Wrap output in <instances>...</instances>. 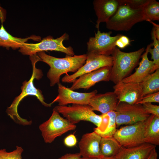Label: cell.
I'll list each match as a JSON object with an SVG mask.
<instances>
[{
	"instance_id": "1",
	"label": "cell",
	"mask_w": 159,
	"mask_h": 159,
	"mask_svg": "<svg viewBox=\"0 0 159 159\" xmlns=\"http://www.w3.org/2000/svg\"><path fill=\"white\" fill-rule=\"evenodd\" d=\"M40 61L47 64L50 67L47 77L50 81V86H53L60 83L61 76L71 72L75 73L85 63L87 55L66 56L59 58L47 54L44 51L37 53Z\"/></svg>"
},
{
	"instance_id": "2",
	"label": "cell",
	"mask_w": 159,
	"mask_h": 159,
	"mask_svg": "<svg viewBox=\"0 0 159 159\" xmlns=\"http://www.w3.org/2000/svg\"><path fill=\"white\" fill-rule=\"evenodd\" d=\"M30 59L32 65V74L30 80L25 81L22 84L21 87V94L15 97L12 103L6 110L8 115L14 120H16L19 123L28 125L29 122L26 120L21 118L17 112L18 105L21 101L25 97L32 95L36 97L42 104L47 107H50L52 104L51 103L48 104L44 101V98L42 91L35 87L33 81L35 79H40L43 74L41 69H37L35 67L36 62L40 61L39 57L36 54L30 56Z\"/></svg>"
},
{
	"instance_id": "3",
	"label": "cell",
	"mask_w": 159,
	"mask_h": 159,
	"mask_svg": "<svg viewBox=\"0 0 159 159\" xmlns=\"http://www.w3.org/2000/svg\"><path fill=\"white\" fill-rule=\"evenodd\" d=\"M145 50L143 47L134 52H126L116 47L111 55L113 64L110 80L115 84L127 77L138 64Z\"/></svg>"
},
{
	"instance_id": "4",
	"label": "cell",
	"mask_w": 159,
	"mask_h": 159,
	"mask_svg": "<svg viewBox=\"0 0 159 159\" xmlns=\"http://www.w3.org/2000/svg\"><path fill=\"white\" fill-rule=\"evenodd\" d=\"M119 4L116 12L106 23L109 29L116 31H128L136 24L145 21L144 9L135 8L118 0Z\"/></svg>"
},
{
	"instance_id": "5",
	"label": "cell",
	"mask_w": 159,
	"mask_h": 159,
	"mask_svg": "<svg viewBox=\"0 0 159 159\" xmlns=\"http://www.w3.org/2000/svg\"><path fill=\"white\" fill-rule=\"evenodd\" d=\"M69 37L66 33L55 39L51 36H47L38 43H25L19 51L23 54L30 56L40 52L48 50L60 52L66 54V56H73L75 55L72 48L71 46L66 47L63 44V41L68 40Z\"/></svg>"
},
{
	"instance_id": "6",
	"label": "cell",
	"mask_w": 159,
	"mask_h": 159,
	"mask_svg": "<svg viewBox=\"0 0 159 159\" xmlns=\"http://www.w3.org/2000/svg\"><path fill=\"white\" fill-rule=\"evenodd\" d=\"M76 126L61 117L54 108L49 119L39 126L44 142H52L57 138L69 131L75 130Z\"/></svg>"
},
{
	"instance_id": "7",
	"label": "cell",
	"mask_w": 159,
	"mask_h": 159,
	"mask_svg": "<svg viewBox=\"0 0 159 159\" xmlns=\"http://www.w3.org/2000/svg\"><path fill=\"white\" fill-rule=\"evenodd\" d=\"M54 109L73 124L81 121H87L99 127L102 122L101 115L95 114L88 105L73 104L70 107L57 105Z\"/></svg>"
},
{
	"instance_id": "8",
	"label": "cell",
	"mask_w": 159,
	"mask_h": 159,
	"mask_svg": "<svg viewBox=\"0 0 159 159\" xmlns=\"http://www.w3.org/2000/svg\"><path fill=\"white\" fill-rule=\"evenodd\" d=\"M115 111L116 127L144 121L150 115L145 111L141 104L131 105L125 102H118Z\"/></svg>"
},
{
	"instance_id": "9",
	"label": "cell",
	"mask_w": 159,
	"mask_h": 159,
	"mask_svg": "<svg viewBox=\"0 0 159 159\" xmlns=\"http://www.w3.org/2000/svg\"><path fill=\"white\" fill-rule=\"evenodd\" d=\"M144 121L138 122L117 129L113 136L123 147L140 145L145 143Z\"/></svg>"
},
{
	"instance_id": "10",
	"label": "cell",
	"mask_w": 159,
	"mask_h": 159,
	"mask_svg": "<svg viewBox=\"0 0 159 159\" xmlns=\"http://www.w3.org/2000/svg\"><path fill=\"white\" fill-rule=\"evenodd\" d=\"M112 33L111 31L101 32L97 30V33L95 32V37H90L87 43L86 54L111 56L116 47V41L122 35L118 34L111 36Z\"/></svg>"
},
{
	"instance_id": "11",
	"label": "cell",
	"mask_w": 159,
	"mask_h": 159,
	"mask_svg": "<svg viewBox=\"0 0 159 159\" xmlns=\"http://www.w3.org/2000/svg\"><path fill=\"white\" fill-rule=\"evenodd\" d=\"M86 54L87 58L85 64L74 74L70 75H65L62 79V82L72 83L77 78L82 75L103 67L112 66L113 59L111 56Z\"/></svg>"
},
{
	"instance_id": "12",
	"label": "cell",
	"mask_w": 159,
	"mask_h": 159,
	"mask_svg": "<svg viewBox=\"0 0 159 159\" xmlns=\"http://www.w3.org/2000/svg\"><path fill=\"white\" fill-rule=\"evenodd\" d=\"M57 85L58 95L51 103L52 104L57 102L59 106L69 104L88 105L90 99L97 93V90L89 92H79L66 87L60 83Z\"/></svg>"
},
{
	"instance_id": "13",
	"label": "cell",
	"mask_w": 159,
	"mask_h": 159,
	"mask_svg": "<svg viewBox=\"0 0 159 159\" xmlns=\"http://www.w3.org/2000/svg\"><path fill=\"white\" fill-rule=\"evenodd\" d=\"M112 68V67H104L82 75L72 82L69 88L73 90L80 89L88 90L99 82L109 81Z\"/></svg>"
},
{
	"instance_id": "14",
	"label": "cell",
	"mask_w": 159,
	"mask_h": 159,
	"mask_svg": "<svg viewBox=\"0 0 159 159\" xmlns=\"http://www.w3.org/2000/svg\"><path fill=\"white\" fill-rule=\"evenodd\" d=\"M113 88L118 102L135 104L142 97L143 88L140 82L125 83L122 81L116 84Z\"/></svg>"
},
{
	"instance_id": "15",
	"label": "cell",
	"mask_w": 159,
	"mask_h": 159,
	"mask_svg": "<svg viewBox=\"0 0 159 159\" xmlns=\"http://www.w3.org/2000/svg\"><path fill=\"white\" fill-rule=\"evenodd\" d=\"M102 137L94 131L84 134L79 143V153L82 157L101 159L104 157L100 149Z\"/></svg>"
},
{
	"instance_id": "16",
	"label": "cell",
	"mask_w": 159,
	"mask_h": 159,
	"mask_svg": "<svg viewBox=\"0 0 159 159\" xmlns=\"http://www.w3.org/2000/svg\"><path fill=\"white\" fill-rule=\"evenodd\" d=\"M117 97L114 92L96 94L89 100L88 105L93 111H97L105 114L115 111L118 102Z\"/></svg>"
},
{
	"instance_id": "17",
	"label": "cell",
	"mask_w": 159,
	"mask_h": 159,
	"mask_svg": "<svg viewBox=\"0 0 159 159\" xmlns=\"http://www.w3.org/2000/svg\"><path fill=\"white\" fill-rule=\"evenodd\" d=\"M119 3L118 0H95L94 9L97 17L96 27L99 30L100 24L106 22L117 11Z\"/></svg>"
},
{
	"instance_id": "18",
	"label": "cell",
	"mask_w": 159,
	"mask_h": 159,
	"mask_svg": "<svg viewBox=\"0 0 159 159\" xmlns=\"http://www.w3.org/2000/svg\"><path fill=\"white\" fill-rule=\"evenodd\" d=\"M152 46V43L147 46L145 52L141 56L142 60L139 67L133 74L123 79L122 80V82L125 83H140L147 76L153 73L154 64L153 61L149 59L148 56L149 49Z\"/></svg>"
},
{
	"instance_id": "19",
	"label": "cell",
	"mask_w": 159,
	"mask_h": 159,
	"mask_svg": "<svg viewBox=\"0 0 159 159\" xmlns=\"http://www.w3.org/2000/svg\"><path fill=\"white\" fill-rule=\"evenodd\" d=\"M156 146L144 143L140 145L129 148L122 147L112 159H146Z\"/></svg>"
},
{
	"instance_id": "20",
	"label": "cell",
	"mask_w": 159,
	"mask_h": 159,
	"mask_svg": "<svg viewBox=\"0 0 159 159\" xmlns=\"http://www.w3.org/2000/svg\"><path fill=\"white\" fill-rule=\"evenodd\" d=\"M41 41V37L32 35L24 38L15 37L8 33L2 24L0 28V46L16 49L21 47L29 39Z\"/></svg>"
},
{
	"instance_id": "21",
	"label": "cell",
	"mask_w": 159,
	"mask_h": 159,
	"mask_svg": "<svg viewBox=\"0 0 159 159\" xmlns=\"http://www.w3.org/2000/svg\"><path fill=\"white\" fill-rule=\"evenodd\" d=\"M144 122L145 143L159 145V117L150 115Z\"/></svg>"
},
{
	"instance_id": "22",
	"label": "cell",
	"mask_w": 159,
	"mask_h": 159,
	"mask_svg": "<svg viewBox=\"0 0 159 159\" xmlns=\"http://www.w3.org/2000/svg\"><path fill=\"white\" fill-rule=\"evenodd\" d=\"M102 121L99 127L95 128L94 131L102 138L113 136L116 129V113L115 111L101 115Z\"/></svg>"
},
{
	"instance_id": "23",
	"label": "cell",
	"mask_w": 159,
	"mask_h": 159,
	"mask_svg": "<svg viewBox=\"0 0 159 159\" xmlns=\"http://www.w3.org/2000/svg\"><path fill=\"white\" fill-rule=\"evenodd\" d=\"M122 147L113 136L102 138L100 143V150L104 157L114 156L118 153Z\"/></svg>"
},
{
	"instance_id": "24",
	"label": "cell",
	"mask_w": 159,
	"mask_h": 159,
	"mask_svg": "<svg viewBox=\"0 0 159 159\" xmlns=\"http://www.w3.org/2000/svg\"><path fill=\"white\" fill-rule=\"evenodd\" d=\"M143 88L142 97L159 92V69L150 74L140 82Z\"/></svg>"
},
{
	"instance_id": "25",
	"label": "cell",
	"mask_w": 159,
	"mask_h": 159,
	"mask_svg": "<svg viewBox=\"0 0 159 159\" xmlns=\"http://www.w3.org/2000/svg\"><path fill=\"white\" fill-rule=\"evenodd\" d=\"M145 21L159 20V3L155 0H150L143 9Z\"/></svg>"
},
{
	"instance_id": "26",
	"label": "cell",
	"mask_w": 159,
	"mask_h": 159,
	"mask_svg": "<svg viewBox=\"0 0 159 159\" xmlns=\"http://www.w3.org/2000/svg\"><path fill=\"white\" fill-rule=\"evenodd\" d=\"M151 35L153 42L152 45L153 46V49L151 47L149 49L148 53L151 55V59H153L154 66L153 69V73L157 69H159V40H158L155 36V30L153 27L151 31Z\"/></svg>"
},
{
	"instance_id": "27",
	"label": "cell",
	"mask_w": 159,
	"mask_h": 159,
	"mask_svg": "<svg viewBox=\"0 0 159 159\" xmlns=\"http://www.w3.org/2000/svg\"><path fill=\"white\" fill-rule=\"evenodd\" d=\"M16 147L11 152H7L5 149H0V159H22L21 155L24 150L21 146Z\"/></svg>"
},
{
	"instance_id": "28",
	"label": "cell",
	"mask_w": 159,
	"mask_h": 159,
	"mask_svg": "<svg viewBox=\"0 0 159 159\" xmlns=\"http://www.w3.org/2000/svg\"><path fill=\"white\" fill-rule=\"evenodd\" d=\"M159 102V92L147 95L143 97L136 104H143L145 103Z\"/></svg>"
},
{
	"instance_id": "29",
	"label": "cell",
	"mask_w": 159,
	"mask_h": 159,
	"mask_svg": "<svg viewBox=\"0 0 159 159\" xmlns=\"http://www.w3.org/2000/svg\"><path fill=\"white\" fill-rule=\"evenodd\" d=\"M145 111L147 113L159 117V106L152 104L151 103H145L142 104Z\"/></svg>"
},
{
	"instance_id": "30",
	"label": "cell",
	"mask_w": 159,
	"mask_h": 159,
	"mask_svg": "<svg viewBox=\"0 0 159 159\" xmlns=\"http://www.w3.org/2000/svg\"><path fill=\"white\" fill-rule=\"evenodd\" d=\"M150 0H123L126 4L135 8L144 9Z\"/></svg>"
},
{
	"instance_id": "31",
	"label": "cell",
	"mask_w": 159,
	"mask_h": 159,
	"mask_svg": "<svg viewBox=\"0 0 159 159\" xmlns=\"http://www.w3.org/2000/svg\"><path fill=\"white\" fill-rule=\"evenodd\" d=\"M131 41L127 37L122 35L116 41L115 45L118 48L123 49L129 45Z\"/></svg>"
},
{
	"instance_id": "32",
	"label": "cell",
	"mask_w": 159,
	"mask_h": 159,
	"mask_svg": "<svg viewBox=\"0 0 159 159\" xmlns=\"http://www.w3.org/2000/svg\"><path fill=\"white\" fill-rule=\"evenodd\" d=\"M77 142L75 136L73 134L67 136L64 139V143L67 147H72L76 145Z\"/></svg>"
},
{
	"instance_id": "33",
	"label": "cell",
	"mask_w": 159,
	"mask_h": 159,
	"mask_svg": "<svg viewBox=\"0 0 159 159\" xmlns=\"http://www.w3.org/2000/svg\"><path fill=\"white\" fill-rule=\"evenodd\" d=\"M81 156L79 153H67L58 159H80Z\"/></svg>"
},
{
	"instance_id": "34",
	"label": "cell",
	"mask_w": 159,
	"mask_h": 159,
	"mask_svg": "<svg viewBox=\"0 0 159 159\" xmlns=\"http://www.w3.org/2000/svg\"><path fill=\"white\" fill-rule=\"evenodd\" d=\"M158 156V153L155 148H154L152 150L146 159H157Z\"/></svg>"
},
{
	"instance_id": "35",
	"label": "cell",
	"mask_w": 159,
	"mask_h": 159,
	"mask_svg": "<svg viewBox=\"0 0 159 159\" xmlns=\"http://www.w3.org/2000/svg\"><path fill=\"white\" fill-rule=\"evenodd\" d=\"M149 22L153 25L156 37L158 40H159V25L155 24L152 21H150Z\"/></svg>"
},
{
	"instance_id": "36",
	"label": "cell",
	"mask_w": 159,
	"mask_h": 159,
	"mask_svg": "<svg viewBox=\"0 0 159 159\" xmlns=\"http://www.w3.org/2000/svg\"><path fill=\"white\" fill-rule=\"evenodd\" d=\"M80 159H97L96 158H86L84 157H81Z\"/></svg>"
},
{
	"instance_id": "37",
	"label": "cell",
	"mask_w": 159,
	"mask_h": 159,
	"mask_svg": "<svg viewBox=\"0 0 159 159\" xmlns=\"http://www.w3.org/2000/svg\"><path fill=\"white\" fill-rule=\"evenodd\" d=\"M101 159H112V158L111 157H103Z\"/></svg>"
}]
</instances>
